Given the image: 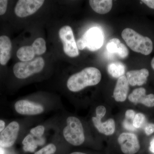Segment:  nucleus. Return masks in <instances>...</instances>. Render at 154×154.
<instances>
[{
    "instance_id": "c9c22d12",
    "label": "nucleus",
    "mask_w": 154,
    "mask_h": 154,
    "mask_svg": "<svg viewBox=\"0 0 154 154\" xmlns=\"http://www.w3.org/2000/svg\"><path fill=\"white\" fill-rule=\"evenodd\" d=\"M70 154H86L84 153L81 152H75L72 153Z\"/></svg>"
},
{
    "instance_id": "f3484780",
    "label": "nucleus",
    "mask_w": 154,
    "mask_h": 154,
    "mask_svg": "<svg viewBox=\"0 0 154 154\" xmlns=\"http://www.w3.org/2000/svg\"><path fill=\"white\" fill-rule=\"evenodd\" d=\"M16 55L21 62H27L33 60L35 54L32 46H25L17 50Z\"/></svg>"
},
{
    "instance_id": "a211bd4d",
    "label": "nucleus",
    "mask_w": 154,
    "mask_h": 154,
    "mask_svg": "<svg viewBox=\"0 0 154 154\" xmlns=\"http://www.w3.org/2000/svg\"><path fill=\"white\" fill-rule=\"evenodd\" d=\"M107 71L111 76L119 79L124 75L125 67L123 63L119 62L111 63L107 66Z\"/></svg>"
},
{
    "instance_id": "dca6fc26",
    "label": "nucleus",
    "mask_w": 154,
    "mask_h": 154,
    "mask_svg": "<svg viewBox=\"0 0 154 154\" xmlns=\"http://www.w3.org/2000/svg\"><path fill=\"white\" fill-rule=\"evenodd\" d=\"M89 4L92 9L100 14H107L110 12L113 6L111 0H91Z\"/></svg>"
},
{
    "instance_id": "f8f14e48",
    "label": "nucleus",
    "mask_w": 154,
    "mask_h": 154,
    "mask_svg": "<svg viewBox=\"0 0 154 154\" xmlns=\"http://www.w3.org/2000/svg\"><path fill=\"white\" fill-rule=\"evenodd\" d=\"M128 99L134 104L140 103L146 107H154V95H146V90L143 88H137L133 91L129 96Z\"/></svg>"
},
{
    "instance_id": "f704fd0d",
    "label": "nucleus",
    "mask_w": 154,
    "mask_h": 154,
    "mask_svg": "<svg viewBox=\"0 0 154 154\" xmlns=\"http://www.w3.org/2000/svg\"><path fill=\"white\" fill-rule=\"evenodd\" d=\"M151 66L154 70V57L152 59L151 61Z\"/></svg>"
},
{
    "instance_id": "412c9836",
    "label": "nucleus",
    "mask_w": 154,
    "mask_h": 154,
    "mask_svg": "<svg viewBox=\"0 0 154 154\" xmlns=\"http://www.w3.org/2000/svg\"><path fill=\"white\" fill-rule=\"evenodd\" d=\"M135 112L134 110L130 109L127 110L125 113V118L123 121V126L125 129L129 131H134L135 128L133 126V120Z\"/></svg>"
},
{
    "instance_id": "2f4dec72",
    "label": "nucleus",
    "mask_w": 154,
    "mask_h": 154,
    "mask_svg": "<svg viewBox=\"0 0 154 154\" xmlns=\"http://www.w3.org/2000/svg\"><path fill=\"white\" fill-rule=\"evenodd\" d=\"M5 122L2 120L0 119V132H2L5 128Z\"/></svg>"
},
{
    "instance_id": "cd10ccee",
    "label": "nucleus",
    "mask_w": 154,
    "mask_h": 154,
    "mask_svg": "<svg viewBox=\"0 0 154 154\" xmlns=\"http://www.w3.org/2000/svg\"><path fill=\"white\" fill-rule=\"evenodd\" d=\"M96 116L102 119L106 114V108L102 105L98 106L96 108Z\"/></svg>"
},
{
    "instance_id": "c85d7f7f",
    "label": "nucleus",
    "mask_w": 154,
    "mask_h": 154,
    "mask_svg": "<svg viewBox=\"0 0 154 154\" xmlns=\"http://www.w3.org/2000/svg\"><path fill=\"white\" fill-rule=\"evenodd\" d=\"M145 132L148 136L150 135L154 132V124L149 123L146 125L145 128Z\"/></svg>"
},
{
    "instance_id": "f257e3e1",
    "label": "nucleus",
    "mask_w": 154,
    "mask_h": 154,
    "mask_svg": "<svg viewBox=\"0 0 154 154\" xmlns=\"http://www.w3.org/2000/svg\"><path fill=\"white\" fill-rule=\"evenodd\" d=\"M102 79L101 72L95 67H87L69 78L67 86L70 91L79 92L89 86L99 84Z\"/></svg>"
},
{
    "instance_id": "393cba45",
    "label": "nucleus",
    "mask_w": 154,
    "mask_h": 154,
    "mask_svg": "<svg viewBox=\"0 0 154 154\" xmlns=\"http://www.w3.org/2000/svg\"><path fill=\"white\" fill-rule=\"evenodd\" d=\"M116 54H117L121 58L125 59L128 56L129 51L124 44L121 43L119 46Z\"/></svg>"
},
{
    "instance_id": "4468645a",
    "label": "nucleus",
    "mask_w": 154,
    "mask_h": 154,
    "mask_svg": "<svg viewBox=\"0 0 154 154\" xmlns=\"http://www.w3.org/2000/svg\"><path fill=\"white\" fill-rule=\"evenodd\" d=\"M149 75L148 70L142 69L137 70H131L128 72L126 78L131 86H142L144 85L147 81Z\"/></svg>"
},
{
    "instance_id": "20e7f679",
    "label": "nucleus",
    "mask_w": 154,
    "mask_h": 154,
    "mask_svg": "<svg viewBox=\"0 0 154 154\" xmlns=\"http://www.w3.org/2000/svg\"><path fill=\"white\" fill-rule=\"evenodd\" d=\"M44 66V59L38 57L29 61L15 63L13 67V73L17 79H23L41 72Z\"/></svg>"
},
{
    "instance_id": "7ed1b4c3",
    "label": "nucleus",
    "mask_w": 154,
    "mask_h": 154,
    "mask_svg": "<svg viewBox=\"0 0 154 154\" xmlns=\"http://www.w3.org/2000/svg\"><path fill=\"white\" fill-rule=\"evenodd\" d=\"M67 126L64 128L63 136L66 140L75 146L81 145L85 140L82 124L78 118L69 116L66 120Z\"/></svg>"
},
{
    "instance_id": "4be33fe9",
    "label": "nucleus",
    "mask_w": 154,
    "mask_h": 154,
    "mask_svg": "<svg viewBox=\"0 0 154 154\" xmlns=\"http://www.w3.org/2000/svg\"><path fill=\"white\" fill-rule=\"evenodd\" d=\"M120 43L121 42L118 38H112L107 42L106 48L109 52L111 53H116Z\"/></svg>"
},
{
    "instance_id": "aec40b11",
    "label": "nucleus",
    "mask_w": 154,
    "mask_h": 154,
    "mask_svg": "<svg viewBox=\"0 0 154 154\" xmlns=\"http://www.w3.org/2000/svg\"><path fill=\"white\" fill-rule=\"evenodd\" d=\"M32 47L35 54L41 55L45 52L46 51V42L44 38H36L32 44Z\"/></svg>"
},
{
    "instance_id": "39448f33",
    "label": "nucleus",
    "mask_w": 154,
    "mask_h": 154,
    "mask_svg": "<svg viewBox=\"0 0 154 154\" xmlns=\"http://www.w3.org/2000/svg\"><path fill=\"white\" fill-rule=\"evenodd\" d=\"M59 35L63 44L64 52L71 57H75L79 55L73 32L68 25L63 26L59 31Z\"/></svg>"
},
{
    "instance_id": "c756f323",
    "label": "nucleus",
    "mask_w": 154,
    "mask_h": 154,
    "mask_svg": "<svg viewBox=\"0 0 154 154\" xmlns=\"http://www.w3.org/2000/svg\"><path fill=\"white\" fill-rule=\"evenodd\" d=\"M76 45L78 49L80 50H83L86 48L85 43H84L82 39L81 38L77 40Z\"/></svg>"
},
{
    "instance_id": "2eb2a0df",
    "label": "nucleus",
    "mask_w": 154,
    "mask_h": 154,
    "mask_svg": "<svg viewBox=\"0 0 154 154\" xmlns=\"http://www.w3.org/2000/svg\"><path fill=\"white\" fill-rule=\"evenodd\" d=\"M92 121L94 126L100 133L109 136L113 134L115 131V122L113 119H109L105 122L101 121L102 118L93 117Z\"/></svg>"
},
{
    "instance_id": "7c9ffc66",
    "label": "nucleus",
    "mask_w": 154,
    "mask_h": 154,
    "mask_svg": "<svg viewBox=\"0 0 154 154\" xmlns=\"http://www.w3.org/2000/svg\"><path fill=\"white\" fill-rule=\"evenodd\" d=\"M141 2L150 8L154 9V0H142Z\"/></svg>"
},
{
    "instance_id": "a878e982",
    "label": "nucleus",
    "mask_w": 154,
    "mask_h": 154,
    "mask_svg": "<svg viewBox=\"0 0 154 154\" xmlns=\"http://www.w3.org/2000/svg\"><path fill=\"white\" fill-rule=\"evenodd\" d=\"M44 127L42 125H38L31 129L30 132L34 136L40 138L44 134Z\"/></svg>"
},
{
    "instance_id": "b1692460",
    "label": "nucleus",
    "mask_w": 154,
    "mask_h": 154,
    "mask_svg": "<svg viewBox=\"0 0 154 154\" xmlns=\"http://www.w3.org/2000/svg\"><path fill=\"white\" fill-rule=\"evenodd\" d=\"M56 150V146L51 143L36 152L35 154H54Z\"/></svg>"
},
{
    "instance_id": "f03ea898",
    "label": "nucleus",
    "mask_w": 154,
    "mask_h": 154,
    "mask_svg": "<svg viewBox=\"0 0 154 154\" xmlns=\"http://www.w3.org/2000/svg\"><path fill=\"white\" fill-rule=\"evenodd\" d=\"M122 37L128 46L134 52L148 55L152 51L153 43L151 39L140 35L132 29H125L122 33Z\"/></svg>"
},
{
    "instance_id": "1a4fd4ad",
    "label": "nucleus",
    "mask_w": 154,
    "mask_h": 154,
    "mask_svg": "<svg viewBox=\"0 0 154 154\" xmlns=\"http://www.w3.org/2000/svg\"><path fill=\"white\" fill-rule=\"evenodd\" d=\"M19 130V125L17 122H11L0 134V146L9 148L14 145Z\"/></svg>"
},
{
    "instance_id": "6e6552de",
    "label": "nucleus",
    "mask_w": 154,
    "mask_h": 154,
    "mask_svg": "<svg viewBox=\"0 0 154 154\" xmlns=\"http://www.w3.org/2000/svg\"><path fill=\"white\" fill-rule=\"evenodd\" d=\"M118 141L125 154H135L140 149L139 141L134 134L123 133L119 136Z\"/></svg>"
},
{
    "instance_id": "9d476101",
    "label": "nucleus",
    "mask_w": 154,
    "mask_h": 154,
    "mask_svg": "<svg viewBox=\"0 0 154 154\" xmlns=\"http://www.w3.org/2000/svg\"><path fill=\"white\" fill-rule=\"evenodd\" d=\"M14 107L17 113L22 115H37L42 113L44 110L41 105L25 100L17 101Z\"/></svg>"
},
{
    "instance_id": "423d86ee",
    "label": "nucleus",
    "mask_w": 154,
    "mask_h": 154,
    "mask_svg": "<svg viewBox=\"0 0 154 154\" xmlns=\"http://www.w3.org/2000/svg\"><path fill=\"white\" fill-rule=\"evenodd\" d=\"M44 2L43 0H19L14 8V14L19 18L28 17L39 10Z\"/></svg>"
},
{
    "instance_id": "bb28decb",
    "label": "nucleus",
    "mask_w": 154,
    "mask_h": 154,
    "mask_svg": "<svg viewBox=\"0 0 154 154\" xmlns=\"http://www.w3.org/2000/svg\"><path fill=\"white\" fill-rule=\"evenodd\" d=\"M9 1L0 0V17H3L7 14L9 8Z\"/></svg>"
},
{
    "instance_id": "0eeeda50",
    "label": "nucleus",
    "mask_w": 154,
    "mask_h": 154,
    "mask_svg": "<svg viewBox=\"0 0 154 154\" xmlns=\"http://www.w3.org/2000/svg\"><path fill=\"white\" fill-rule=\"evenodd\" d=\"M86 48L94 51L101 48L104 42L103 33L99 28H93L88 30L81 37Z\"/></svg>"
},
{
    "instance_id": "72a5a7b5",
    "label": "nucleus",
    "mask_w": 154,
    "mask_h": 154,
    "mask_svg": "<svg viewBox=\"0 0 154 154\" xmlns=\"http://www.w3.org/2000/svg\"><path fill=\"white\" fill-rule=\"evenodd\" d=\"M0 154H5V150L1 146H0Z\"/></svg>"
},
{
    "instance_id": "5701e85b",
    "label": "nucleus",
    "mask_w": 154,
    "mask_h": 154,
    "mask_svg": "<svg viewBox=\"0 0 154 154\" xmlns=\"http://www.w3.org/2000/svg\"><path fill=\"white\" fill-rule=\"evenodd\" d=\"M145 121V116L142 113H138L135 116L133 120V126L135 128H140Z\"/></svg>"
},
{
    "instance_id": "9b49d317",
    "label": "nucleus",
    "mask_w": 154,
    "mask_h": 154,
    "mask_svg": "<svg viewBox=\"0 0 154 154\" xmlns=\"http://www.w3.org/2000/svg\"><path fill=\"white\" fill-rule=\"evenodd\" d=\"M13 44L10 36L0 34V67H5L11 59Z\"/></svg>"
},
{
    "instance_id": "473e14b6",
    "label": "nucleus",
    "mask_w": 154,
    "mask_h": 154,
    "mask_svg": "<svg viewBox=\"0 0 154 154\" xmlns=\"http://www.w3.org/2000/svg\"><path fill=\"white\" fill-rule=\"evenodd\" d=\"M149 149L150 151L154 153V139L151 142Z\"/></svg>"
},
{
    "instance_id": "6ab92c4d",
    "label": "nucleus",
    "mask_w": 154,
    "mask_h": 154,
    "mask_svg": "<svg viewBox=\"0 0 154 154\" xmlns=\"http://www.w3.org/2000/svg\"><path fill=\"white\" fill-rule=\"evenodd\" d=\"M23 149L25 152H33L38 146V143L34 140L32 135L28 134L22 141Z\"/></svg>"
},
{
    "instance_id": "ddd939ff",
    "label": "nucleus",
    "mask_w": 154,
    "mask_h": 154,
    "mask_svg": "<svg viewBox=\"0 0 154 154\" xmlns=\"http://www.w3.org/2000/svg\"><path fill=\"white\" fill-rule=\"evenodd\" d=\"M129 90V84L125 76L119 78L113 91V98L117 102H123L126 99Z\"/></svg>"
}]
</instances>
